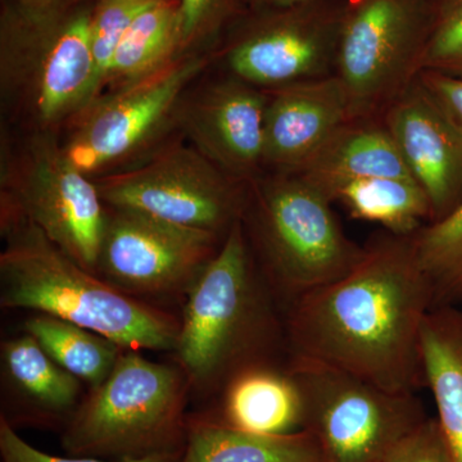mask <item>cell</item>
Here are the masks:
<instances>
[{"label": "cell", "instance_id": "31", "mask_svg": "<svg viewBox=\"0 0 462 462\" xmlns=\"http://www.w3.org/2000/svg\"><path fill=\"white\" fill-rule=\"evenodd\" d=\"M418 78L442 100L462 129V78L439 69H422Z\"/></svg>", "mask_w": 462, "mask_h": 462}, {"label": "cell", "instance_id": "18", "mask_svg": "<svg viewBox=\"0 0 462 462\" xmlns=\"http://www.w3.org/2000/svg\"><path fill=\"white\" fill-rule=\"evenodd\" d=\"M221 421L267 436L303 430V402L287 364L261 365L231 380L207 407Z\"/></svg>", "mask_w": 462, "mask_h": 462}, {"label": "cell", "instance_id": "9", "mask_svg": "<svg viewBox=\"0 0 462 462\" xmlns=\"http://www.w3.org/2000/svg\"><path fill=\"white\" fill-rule=\"evenodd\" d=\"M211 62V54L191 51L147 78L100 94L67 124V156L91 179L126 169L175 126L182 97Z\"/></svg>", "mask_w": 462, "mask_h": 462}, {"label": "cell", "instance_id": "12", "mask_svg": "<svg viewBox=\"0 0 462 462\" xmlns=\"http://www.w3.org/2000/svg\"><path fill=\"white\" fill-rule=\"evenodd\" d=\"M346 0L251 9L225 47L229 75L263 90L336 74Z\"/></svg>", "mask_w": 462, "mask_h": 462}, {"label": "cell", "instance_id": "21", "mask_svg": "<svg viewBox=\"0 0 462 462\" xmlns=\"http://www.w3.org/2000/svg\"><path fill=\"white\" fill-rule=\"evenodd\" d=\"M421 356L438 421L462 462V306L431 310L422 325Z\"/></svg>", "mask_w": 462, "mask_h": 462}, {"label": "cell", "instance_id": "23", "mask_svg": "<svg viewBox=\"0 0 462 462\" xmlns=\"http://www.w3.org/2000/svg\"><path fill=\"white\" fill-rule=\"evenodd\" d=\"M329 200L355 220L380 225L394 236H412L431 217L430 199L411 178L358 179L331 191Z\"/></svg>", "mask_w": 462, "mask_h": 462}, {"label": "cell", "instance_id": "22", "mask_svg": "<svg viewBox=\"0 0 462 462\" xmlns=\"http://www.w3.org/2000/svg\"><path fill=\"white\" fill-rule=\"evenodd\" d=\"M180 56L179 0H158L121 39L102 93L147 78Z\"/></svg>", "mask_w": 462, "mask_h": 462}, {"label": "cell", "instance_id": "15", "mask_svg": "<svg viewBox=\"0 0 462 462\" xmlns=\"http://www.w3.org/2000/svg\"><path fill=\"white\" fill-rule=\"evenodd\" d=\"M382 121L430 199V223L445 217L462 200V129L455 116L416 78Z\"/></svg>", "mask_w": 462, "mask_h": 462}, {"label": "cell", "instance_id": "2", "mask_svg": "<svg viewBox=\"0 0 462 462\" xmlns=\"http://www.w3.org/2000/svg\"><path fill=\"white\" fill-rule=\"evenodd\" d=\"M171 354L187 375L191 400L207 404L239 374L287 364L284 311L254 263L242 221L182 300Z\"/></svg>", "mask_w": 462, "mask_h": 462}, {"label": "cell", "instance_id": "33", "mask_svg": "<svg viewBox=\"0 0 462 462\" xmlns=\"http://www.w3.org/2000/svg\"><path fill=\"white\" fill-rule=\"evenodd\" d=\"M439 71L448 72V74L460 76L462 78V58L457 62L452 63L451 66L447 67L445 69H439Z\"/></svg>", "mask_w": 462, "mask_h": 462}, {"label": "cell", "instance_id": "3", "mask_svg": "<svg viewBox=\"0 0 462 462\" xmlns=\"http://www.w3.org/2000/svg\"><path fill=\"white\" fill-rule=\"evenodd\" d=\"M94 5L8 0L3 5L0 94L7 116L25 133L60 134L96 96Z\"/></svg>", "mask_w": 462, "mask_h": 462}, {"label": "cell", "instance_id": "28", "mask_svg": "<svg viewBox=\"0 0 462 462\" xmlns=\"http://www.w3.org/2000/svg\"><path fill=\"white\" fill-rule=\"evenodd\" d=\"M242 5L245 0H179L181 56L211 41Z\"/></svg>", "mask_w": 462, "mask_h": 462}, {"label": "cell", "instance_id": "13", "mask_svg": "<svg viewBox=\"0 0 462 462\" xmlns=\"http://www.w3.org/2000/svg\"><path fill=\"white\" fill-rule=\"evenodd\" d=\"M97 275L139 300H184L224 238L108 207Z\"/></svg>", "mask_w": 462, "mask_h": 462}, {"label": "cell", "instance_id": "5", "mask_svg": "<svg viewBox=\"0 0 462 462\" xmlns=\"http://www.w3.org/2000/svg\"><path fill=\"white\" fill-rule=\"evenodd\" d=\"M242 225L284 312L351 272L365 251L346 236L330 200L298 173L272 172L252 181Z\"/></svg>", "mask_w": 462, "mask_h": 462}, {"label": "cell", "instance_id": "29", "mask_svg": "<svg viewBox=\"0 0 462 462\" xmlns=\"http://www.w3.org/2000/svg\"><path fill=\"white\" fill-rule=\"evenodd\" d=\"M384 462H457L437 418H428L394 446Z\"/></svg>", "mask_w": 462, "mask_h": 462}, {"label": "cell", "instance_id": "6", "mask_svg": "<svg viewBox=\"0 0 462 462\" xmlns=\"http://www.w3.org/2000/svg\"><path fill=\"white\" fill-rule=\"evenodd\" d=\"M190 400L189 383L178 365L124 349L108 378L88 389L60 430L63 449L108 461L182 452Z\"/></svg>", "mask_w": 462, "mask_h": 462}, {"label": "cell", "instance_id": "27", "mask_svg": "<svg viewBox=\"0 0 462 462\" xmlns=\"http://www.w3.org/2000/svg\"><path fill=\"white\" fill-rule=\"evenodd\" d=\"M430 27L422 69H445L462 58V0H428Z\"/></svg>", "mask_w": 462, "mask_h": 462}, {"label": "cell", "instance_id": "4", "mask_svg": "<svg viewBox=\"0 0 462 462\" xmlns=\"http://www.w3.org/2000/svg\"><path fill=\"white\" fill-rule=\"evenodd\" d=\"M2 229L0 307L74 322L134 351L172 352L180 315L139 300L75 263L25 218Z\"/></svg>", "mask_w": 462, "mask_h": 462}, {"label": "cell", "instance_id": "1", "mask_svg": "<svg viewBox=\"0 0 462 462\" xmlns=\"http://www.w3.org/2000/svg\"><path fill=\"white\" fill-rule=\"evenodd\" d=\"M434 309L410 236L385 231L338 281L287 311L288 357L336 367L394 393L425 388L421 330Z\"/></svg>", "mask_w": 462, "mask_h": 462}, {"label": "cell", "instance_id": "30", "mask_svg": "<svg viewBox=\"0 0 462 462\" xmlns=\"http://www.w3.org/2000/svg\"><path fill=\"white\" fill-rule=\"evenodd\" d=\"M182 452L151 456L134 461H108L102 458L83 457V456H67L60 457L45 454L35 448L18 436L16 430L8 424L5 419L0 418V457L2 462H181Z\"/></svg>", "mask_w": 462, "mask_h": 462}, {"label": "cell", "instance_id": "32", "mask_svg": "<svg viewBox=\"0 0 462 462\" xmlns=\"http://www.w3.org/2000/svg\"><path fill=\"white\" fill-rule=\"evenodd\" d=\"M307 2L311 0H245V5L249 9H273L291 7Z\"/></svg>", "mask_w": 462, "mask_h": 462}, {"label": "cell", "instance_id": "16", "mask_svg": "<svg viewBox=\"0 0 462 462\" xmlns=\"http://www.w3.org/2000/svg\"><path fill=\"white\" fill-rule=\"evenodd\" d=\"M266 91L263 161L272 172L300 171L351 121L336 74Z\"/></svg>", "mask_w": 462, "mask_h": 462}, {"label": "cell", "instance_id": "7", "mask_svg": "<svg viewBox=\"0 0 462 462\" xmlns=\"http://www.w3.org/2000/svg\"><path fill=\"white\" fill-rule=\"evenodd\" d=\"M0 227L25 218L67 256L96 273L107 205L96 180L67 156L58 134L3 133Z\"/></svg>", "mask_w": 462, "mask_h": 462}, {"label": "cell", "instance_id": "14", "mask_svg": "<svg viewBox=\"0 0 462 462\" xmlns=\"http://www.w3.org/2000/svg\"><path fill=\"white\" fill-rule=\"evenodd\" d=\"M266 103V90L227 75L189 88L175 126L221 171L249 185L264 169Z\"/></svg>", "mask_w": 462, "mask_h": 462}, {"label": "cell", "instance_id": "25", "mask_svg": "<svg viewBox=\"0 0 462 462\" xmlns=\"http://www.w3.org/2000/svg\"><path fill=\"white\" fill-rule=\"evenodd\" d=\"M410 242L430 281L434 307L462 306V200L410 236Z\"/></svg>", "mask_w": 462, "mask_h": 462}, {"label": "cell", "instance_id": "19", "mask_svg": "<svg viewBox=\"0 0 462 462\" xmlns=\"http://www.w3.org/2000/svg\"><path fill=\"white\" fill-rule=\"evenodd\" d=\"M298 175L329 199L346 182L366 178H411L382 120L348 121Z\"/></svg>", "mask_w": 462, "mask_h": 462}, {"label": "cell", "instance_id": "8", "mask_svg": "<svg viewBox=\"0 0 462 462\" xmlns=\"http://www.w3.org/2000/svg\"><path fill=\"white\" fill-rule=\"evenodd\" d=\"M303 402V430L321 462H384L430 416L416 393H394L336 367L288 357Z\"/></svg>", "mask_w": 462, "mask_h": 462}, {"label": "cell", "instance_id": "11", "mask_svg": "<svg viewBox=\"0 0 462 462\" xmlns=\"http://www.w3.org/2000/svg\"><path fill=\"white\" fill-rule=\"evenodd\" d=\"M103 202L225 238L242 221L248 185L221 171L193 145L161 148L132 165L94 179Z\"/></svg>", "mask_w": 462, "mask_h": 462}, {"label": "cell", "instance_id": "17", "mask_svg": "<svg viewBox=\"0 0 462 462\" xmlns=\"http://www.w3.org/2000/svg\"><path fill=\"white\" fill-rule=\"evenodd\" d=\"M0 418L18 425L65 428L87 392V385L51 357L30 334L0 345Z\"/></svg>", "mask_w": 462, "mask_h": 462}, {"label": "cell", "instance_id": "20", "mask_svg": "<svg viewBox=\"0 0 462 462\" xmlns=\"http://www.w3.org/2000/svg\"><path fill=\"white\" fill-rule=\"evenodd\" d=\"M181 462H321V457L307 430L267 436L231 427L200 410L188 415Z\"/></svg>", "mask_w": 462, "mask_h": 462}, {"label": "cell", "instance_id": "10", "mask_svg": "<svg viewBox=\"0 0 462 462\" xmlns=\"http://www.w3.org/2000/svg\"><path fill=\"white\" fill-rule=\"evenodd\" d=\"M428 0H346L336 75L349 118L378 120L421 71Z\"/></svg>", "mask_w": 462, "mask_h": 462}, {"label": "cell", "instance_id": "24", "mask_svg": "<svg viewBox=\"0 0 462 462\" xmlns=\"http://www.w3.org/2000/svg\"><path fill=\"white\" fill-rule=\"evenodd\" d=\"M23 331L32 337L60 366L87 385L97 387L114 370L124 346L115 340L74 322L33 312L23 322Z\"/></svg>", "mask_w": 462, "mask_h": 462}, {"label": "cell", "instance_id": "34", "mask_svg": "<svg viewBox=\"0 0 462 462\" xmlns=\"http://www.w3.org/2000/svg\"><path fill=\"white\" fill-rule=\"evenodd\" d=\"M21 2H45V0H21Z\"/></svg>", "mask_w": 462, "mask_h": 462}, {"label": "cell", "instance_id": "26", "mask_svg": "<svg viewBox=\"0 0 462 462\" xmlns=\"http://www.w3.org/2000/svg\"><path fill=\"white\" fill-rule=\"evenodd\" d=\"M157 2L158 0H96L91 16V47L96 63L94 98L102 94L112 58L121 39L134 21Z\"/></svg>", "mask_w": 462, "mask_h": 462}]
</instances>
